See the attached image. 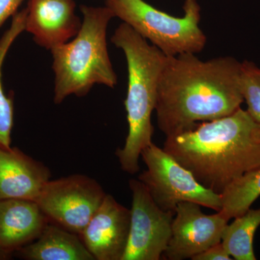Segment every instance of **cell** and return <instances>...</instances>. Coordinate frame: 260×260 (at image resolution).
I'll return each mask as SVG.
<instances>
[{
	"instance_id": "obj_1",
	"label": "cell",
	"mask_w": 260,
	"mask_h": 260,
	"mask_svg": "<svg viewBox=\"0 0 260 260\" xmlns=\"http://www.w3.org/2000/svg\"><path fill=\"white\" fill-rule=\"evenodd\" d=\"M240 72L241 62L232 56H167L155 109L159 129L167 138L235 112L244 102Z\"/></svg>"
},
{
	"instance_id": "obj_2",
	"label": "cell",
	"mask_w": 260,
	"mask_h": 260,
	"mask_svg": "<svg viewBox=\"0 0 260 260\" xmlns=\"http://www.w3.org/2000/svg\"><path fill=\"white\" fill-rule=\"evenodd\" d=\"M162 148L200 184L220 194L233 181L260 167V124L239 108L167 137Z\"/></svg>"
},
{
	"instance_id": "obj_3",
	"label": "cell",
	"mask_w": 260,
	"mask_h": 260,
	"mask_svg": "<svg viewBox=\"0 0 260 260\" xmlns=\"http://www.w3.org/2000/svg\"><path fill=\"white\" fill-rule=\"evenodd\" d=\"M112 42L124 51L128 68V89L124 104L128 134L116 155L121 169L130 174L140 171L142 151L151 144L154 127L151 117L156 105L159 79L166 56L125 23L120 24Z\"/></svg>"
},
{
	"instance_id": "obj_4",
	"label": "cell",
	"mask_w": 260,
	"mask_h": 260,
	"mask_svg": "<svg viewBox=\"0 0 260 260\" xmlns=\"http://www.w3.org/2000/svg\"><path fill=\"white\" fill-rule=\"evenodd\" d=\"M80 10L83 20L75 39L51 49L56 104L70 95H87L95 84L112 88L117 84L107 49V27L114 18L112 10L87 5Z\"/></svg>"
},
{
	"instance_id": "obj_5",
	"label": "cell",
	"mask_w": 260,
	"mask_h": 260,
	"mask_svg": "<svg viewBox=\"0 0 260 260\" xmlns=\"http://www.w3.org/2000/svg\"><path fill=\"white\" fill-rule=\"evenodd\" d=\"M106 6L166 56L196 54L206 44V36L199 26L201 8L197 0H185L181 18L156 9L144 0H107Z\"/></svg>"
},
{
	"instance_id": "obj_6",
	"label": "cell",
	"mask_w": 260,
	"mask_h": 260,
	"mask_svg": "<svg viewBox=\"0 0 260 260\" xmlns=\"http://www.w3.org/2000/svg\"><path fill=\"white\" fill-rule=\"evenodd\" d=\"M147 169L138 180L148 189L159 208L175 213L181 202H193L220 211L221 196L200 184L194 175L170 154L152 143L140 155Z\"/></svg>"
},
{
	"instance_id": "obj_7",
	"label": "cell",
	"mask_w": 260,
	"mask_h": 260,
	"mask_svg": "<svg viewBox=\"0 0 260 260\" xmlns=\"http://www.w3.org/2000/svg\"><path fill=\"white\" fill-rule=\"evenodd\" d=\"M106 195L95 179L73 174L48 181L37 202L49 222L80 235Z\"/></svg>"
},
{
	"instance_id": "obj_8",
	"label": "cell",
	"mask_w": 260,
	"mask_h": 260,
	"mask_svg": "<svg viewBox=\"0 0 260 260\" xmlns=\"http://www.w3.org/2000/svg\"><path fill=\"white\" fill-rule=\"evenodd\" d=\"M132 191L129 238L121 260H159L167 250L174 212L164 211L156 205L144 184L130 179Z\"/></svg>"
},
{
	"instance_id": "obj_9",
	"label": "cell",
	"mask_w": 260,
	"mask_h": 260,
	"mask_svg": "<svg viewBox=\"0 0 260 260\" xmlns=\"http://www.w3.org/2000/svg\"><path fill=\"white\" fill-rule=\"evenodd\" d=\"M201 205L193 202L177 205L172 225V236L164 259L183 260L194 256L210 246L221 242L224 229L229 220L219 212L206 215Z\"/></svg>"
},
{
	"instance_id": "obj_10",
	"label": "cell",
	"mask_w": 260,
	"mask_h": 260,
	"mask_svg": "<svg viewBox=\"0 0 260 260\" xmlns=\"http://www.w3.org/2000/svg\"><path fill=\"white\" fill-rule=\"evenodd\" d=\"M130 219L131 210L107 194L79 235L95 260L122 259L129 238Z\"/></svg>"
},
{
	"instance_id": "obj_11",
	"label": "cell",
	"mask_w": 260,
	"mask_h": 260,
	"mask_svg": "<svg viewBox=\"0 0 260 260\" xmlns=\"http://www.w3.org/2000/svg\"><path fill=\"white\" fill-rule=\"evenodd\" d=\"M73 0H29L25 30L41 47L52 49L79 31L82 22Z\"/></svg>"
},
{
	"instance_id": "obj_12",
	"label": "cell",
	"mask_w": 260,
	"mask_h": 260,
	"mask_svg": "<svg viewBox=\"0 0 260 260\" xmlns=\"http://www.w3.org/2000/svg\"><path fill=\"white\" fill-rule=\"evenodd\" d=\"M51 172L18 148L0 145V200L25 199L37 201Z\"/></svg>"
},
{
	"instance_id": "obj_13",
	"label": "cell",
	"mask_w": 260,
	"mask_h": 260,
	"mask_svg": "<svg viewBox=\"0 0 260 260\" xmlns=\"http://www.w3.org/2000/svg\"><path fill=\"white\" fill-rule=\"evenodd\" d=\"M49 222L37 201L0 200V249L10 254L28 245Z\"/></svg>"
},
{
	"instance_id": "obj_14",
	"label": "cell",
	"mask_w": 260,
	"mask_h": 260,
	"mask_svg": "<svg viewBox=\"0 0 260 260\" xmlns=\"http://www.w3.org/2000/svg\"><path fill=\"white\" fill-rule=\"evenodd\" d=\"M17 251L28 260H95L78 234L51 222L36 240Z\"/></svg>"
},
{
	"instance_id": "obj_15",
	"label": "cell",
	"mask_w": 260,
	"mask_h": 260,
	"mask_svg": "<svg viewBox=\"0 0 260 260\" xmlns=\"http://www.w3.org/2000/svg\"><path fill=\"white\" fill-rule=\"evenodd\" d=\"M228 223L222 234L221 244L236 260H256L253 242L260 225V208H249L246 213Z\"/></svg>"
},
{
	"instance_id": "obj_16",
	"label": "cell",
	"mask_w": 260,
	"mask_h": 260,
	"mask_svg": "<svg viewBox=\"0 0 260 260\" xmlns=\"http://www.w3.org/2000/svg\"><path fill=\"white\" fill-rule=\"evenodd\" d=\"M26 8L13 16L11 25L0 39V145L11 147V134L14 119L13 94L6 95L2 84V69L12 44L25 29Z\"/></svg>"
},
{
	"instance_id": "obj_17",
	"label": "cell",
	"mask_w": 260,
	"mask_h": 260,
	"mask_svg": "<svg viewBox=\"0 0 260 260\" xmlns=\"http://www.w3.org/2000/svg\"><path fill=\"white\" fill-rule=\"evenodd\" d=\"M220 196L219 213L229 221L246 213L260 196V167L233 181Z\"/></svg>"
},
{
	"instance_id": "obj_18",
	"label": "cell",
	"mask_w": 260,
	"mask_h": 260,
	"mask_svg": "<svg viewBox=\"0 0 260 260\" xmlns=\"http://www.w3.org/2000/svg\"><path fill=\"white\" fill-rule=\"evenodd\" d=\"M240 89L247 112L260 124V68L252 61L241 62Z\"/></svg>"
},
{
	"instance_id": "obj_19",
	"label": "cell",
	"mask_w": 260,
	"mask_h": 260,
	"mask_svg": "<svg viewBox=\"0 0 260 260\" xmlns=\"http://www.w3.org/2000/svg\"><path fill=\"white\" fill-rule=\"evenodd\" d=\"M192 260H232L221 242L210 246L208 249L194 256Z\"/></svg>"
},
{
	"instance_id": "obj_20",
	"label": "cell",
	"mask_w": 260,
	"mask_h": 260,
	"mask_svg": "<svg viewBox=\"0 0 260 260\" xmlns=\"http://www.w3.org/2000/svg\"><path fill=\"white\" fill-rule=\"evenodd\" d=\"M23 0H0V27L17 13Z\"/></svg>"
},
{
	"instance_id": "obj_21",
	"label": "cell",
	"mask_w": 260,
	"mask_h": 260,
	"mask_svg": "<svg viewBox=\"0 0 260 260\" xmlns=\"http://www.w3.org/2000/svg\"><path fill=\"white\" fill-rule=\"evenodd\" d=\"M10 254L0 249V259H6L10 257Z\"/></svg>"
}]
</instances>
